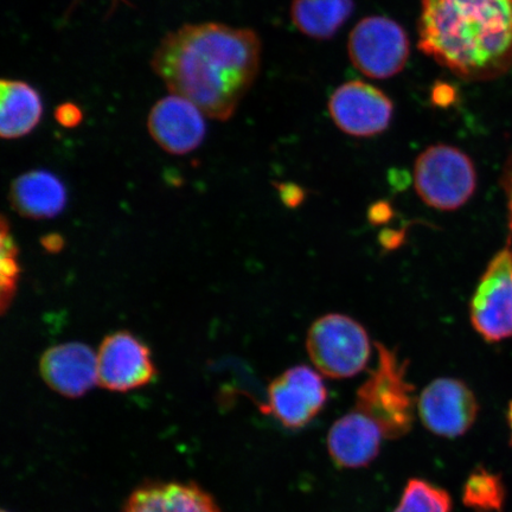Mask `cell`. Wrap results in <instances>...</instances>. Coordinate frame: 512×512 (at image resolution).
Here are the masks:
<instances>
[{
  "label": "cell",
  "mask_w": 512,
  "mask_h": 512,
  "mask_svg": "<svg viewBox=\"0 0 512 512\" xmlns=\"http://www.w3.org/2000/svg\"><path fill=\"white\" fill-rule=\"evenodd\" d=\"M261 53L254 30L185 24L162 38L151 68L171 94L188 99L210 119L227 121L258 78Z\"/></svg>",
  "instance_id": "cell-1"
},
{
  "label": "cell",
  "mask_w": 512,
  "mask_h": 512,
  "mask_svg": "<svg viewBox=\"0 0 512 512\" xmlns=\"http://www.w3.org/2000/svg\"><path fill=\"white\" fill-rule=\"evenodd\" d=\"M419 48L466 81L498 78L512 64V0H421Z\"/></svg>",
  "instance_id": "cell-2"
},
{
  "label": "cell",
  "mask_w": 512,
  "mask_h": 512,
  "mask_svg": "<svg viewBox=\"0 0 512 512\" xmlns=\"http://www.w3.org/2000/svg\"><path fill=\"white\" fill-rule=\"evenodd\" d=\"M377 364L357 390L356 405L380 426L384 438L400 439L412 431L418 401L407 380L408 362L386 345L375 344Z\"/></svg>",
  "instance_id": "cell-3"
},
{
  "label": "cell",
  "mask_w": 512,
  "mask_h": 512,
  "mask_svg": "<svg viewBox=\"0 0 512 512\" xmlns=\"http://www.w3.org/2000/svg\"><path fill=\"white\" fill-rule=\"evenodd\" d=\"M414 185L428 207L453 211L475 194L477 172L471 158L457 147L432 145L416 159Z\"/></svg>",
  "instance_id": "cell-4"
},
{
  "label": "cell",
  "mask_w": 512,
  "mask_h": 512,
  "mask_svg": "<svg viewBox=\"0 0 512 512\" xmlns=\"http://www.w3.org/2000/svg\"><path fill=\"white\" fill-rule=\"evenodd\" d=\"M306 349L320 374L350 379L366 369L371 356L368 332L348 316L330 313L311 325Z\"/></svg>",
  "instance_id": "cell-5"
},
{
  "label": "cell",
  "mask_w": 512,
  "mask_h": 512,
  "mask_svg": "<svg viewBox=\"0 0 512 512\" xmlns=\"http://www.w3.org/2000/svg\"><path fill=\"white\" fill-rule=\"evenodd\" d=\"M352 64L370 79L393 78L406 67L411 53L405 29L393 19L371 16L352 29L348 41Z\"/></svg>",
  "instance_id": "cell-6"
},
{
  "label": "cell",
  "mask_w": 512,
  "mask_h": 512,
  "mask_svg": "<svg viewBox=\"0 0 512 512\" xmlns=\"http://www.w3.org/2000/svg\"><path fill=\"white\" fill-rule=\"evenodd\" d=\"M473 328L486 342L512 337V249H502L490 261L470 305Z\"/></svg>",
  "instance_id": "cell-7"
},
{
  "label": "cell",
  "mask_w": 512,
  "mask_h": 512,
  "mask_svg": "<svg viewBox=\"0 0 512 512\" xmlns=\"http://www.w3.org/2000/svg\"><path fill=\"white\" fill-rule=\"evenodd\" d=\"M418 413L428 431L441 438L456 439L475 425L479 403L465 382L441 377L422 390Z\"/></svg>",
  "instance_id": "cell-8"
},
{
  "label": "cell",
  "mask_w": 512,
  "mask_h": 512,
  "mask_svg": "<svg viewBox=\"0 0 512 512\" xmlns=\"http://www.w3.org/2000/svg\"><path fill=\"white\" fill-rule=\"evenodd\" d=\"M266 412L290 430L309 425L328 401L319 371L307 366L287 369L268 387Z\"/></svg>",
  "instance_id": "cell-9"
},
{
  "label": "cell",
  "mask_w": 512,
  "mask_h": 512,
  "mask_svg": "<svg viewBox=\"0 0 512 512\" xmlns=\"http://www.w3.org/2000/svg\"><path fill=\"white\" fill-rule=\"evenodd\" d=\"M96 367L99 386L115 393L145 387L157 376L151 350L128 331L114 332L102 341Z\"/></svg>",
  "instance_id": "cell-10"
},
{
  "label": "cell",
  "mask_w": 512,
  "mask_h": 512,
  "mask_svg": "<svg viewBox=\"0 0 512 512\" xmlns=\"http://www.w3.org/2000/svg\"><path fill=\"white\" fill-rule=\"evenodd\" d=\"M329 112L339 130L352 137L369 138L387 130L394 106L381 89L367 82L349 81L331 95Z\"/></svg>",
  "instance_id": "cell-11"
},
{
  "label": "cell",
  "mask_w": 512,
  "mask_h": 512,
  "mask_svg": "<svg viewBox=\"0 0 512 512\" xmlns=\"http://www.w3.org/2000/svg\"><path fill=\"white\" fill-rule=\"evenodd\" d=\"M151 137L171 155L183 156L203 143L207 126L204 114L188 99L170 94L151 108L147 118Z\"/></svg>",
  "instance_id": "cell-12"
},
{
  "label": "cell",
  "mask_w": 512,
  "mask_h": 512,
  "mask_svg": "<svg viewBox=\"0 0 512 512\" xmlns=\"http://www.w3.org/2000/svg\"><path fill=\"white\" fill-rule=\"evenodd\" d=\"M40 374L57 394L80 398L98 384L96 355L88 345L78 342L55 345L42 355Z\"/></svg>",
  "instance_id": "cell-13"
},
{
  "label": "cell",
  "mask_w": 512,
  "mask_h": 512,
  "mask_svg": "<svg viewBox=\"0 0 512 512\" xmlns=\"http://www.w3.org/2000/svg\"><path fill=\"white\" fill-rule=\"evenodd\" d=\"M383 439L380 426L354 408L331 426L328 450L332 462L341 469H361L379 456Z\"/></svg>",
  "instance_id": "cell-14"
},
{
  "label": "cell",
  "mask_w": 512,
  "mask_h": 512,
  "mask_svg": "<svg viewBox=\"0 0 512 512\" xmlns=\"http://www.w3.org/2000/svg\"><path fill=\"white\" fill-rule=\"evenodd\" d=\"M121 512H222L215 499L194 483H150L128 497Z\"/></svg>",
  "instance_id": "cell-15"
},
{
  "label": "cell",
  "mask_w": 512,
  "mask_h": 512,
  "mask_svg": "<svg viewBox=\"0 0 512 512\" xmlns=\"http://www.w3.org/2000/svg\"><path fill=\"white\" fill-rule=\"evenodd\" d=\"M10 203L19 215L27 219H51L66 207L67 191L51 172L30 171L12 182Z\"/></svg>",
  "instance_id": "cell-16"
},
{
  "label": "cell",
  "mask_w": 512,
  "mask_h": 512,
  "mask_svg": "<svg viewBox=\"0 0 512 512\" xmlns=\"http://www.w3.org/2000/svg\"><path fill=\"white\" fill-rule=\"evenodd\" d=\"M43 117L41 94L29 83L6 80L0 83V136L18 139L28 136Z\"/></svg>",
  "instance_id": "cell-17"
},
{
  "label": "cell",
  "mask_w": 512,
  "mask_h": 512,
  "mask_svg": "<svg viewBox=\"0 0 512 512\" xmlns=\"http://www.w3.org/2000/svg\"><path fill=\"white\" fill-rule=\"evenodd\" d=\"M354 9V0H293L291 19L302 34L323 41L337 34Z\"/></svg>",
  "instance_id": "cell-18"
},
{
  "label": "cell",
  "mask_w": 512,
  "mask_h": 512,
  "mask_svg": "<svg viewBox=\"0 0 512 512\" xmlns=\"http://www.w3.org/2000/svg\"><path fill=\"white\" fill-rule=\"evenodd\" d=\"M462 498L465 507L475 512H503L507 486L501 475L478 466L467 477Z\"/></svg>",
  "instance_id": "cell-19"
},
{
  "label": "cell",
  "mask_w": 512,
  "mask_h": 512,
  "mask_svg": "<svg viewBox=\"0 0 512 512\" xmlns=\"http://www.w3.org/2000/svg\"><path fill=\"white\" fill-rule=\"evenodd\" d=\"M452 498L440 486L426 479L409 480L393 512H452Z\"/></svg>",
  "instance_id": "cell-20"
},
{
  "label": "cell",
  "mask_w": 512,
  "mask_h": 512,
  "mask_svg": "<svg viewBox=\"0 0 512 512\" xmlns=\"http://www.w3.org/2000/svg\"><path fill=\"white\" fill-rule=\"evenodd\" d=\"M18 246L11 234L6 217L2 219V262H0V275H2V313L8 311L14 300L21 267L18 264Z\"/></svg>",
  "instance_id": "cell-21"
},
{
  "label": "cell",
  "mask_w": 512,
  "mask_h": 512,
  "mask_svg": "<svg viewBox=\"0 0 512 512\" xmlns=\"http://www.w3.org/2000/svg\"><path fill=\"white\" fill-rule=\"evenodd\" d=\"M55 119L63 127L74 128L82 123L83 113L78 105L64 102L56 108Z\"/></svg>",
  "instance_id": "cell-22"
},
{
  "label": "cell",
  "mask_w": 512,
  "mask_h": 512,
  "mask_svg": "<svg viewBox=\"0 0 512 512\" xmlns=\"http://www.w3.org/2000/svg\"><path fill=\"white\" fill-rule=\"evenodd\" d=\"M457 99V92L448 83H437L432 91V102L435 106L448 107L454 104Z\"/></svg>",
  "instance_id": "cell-23"
},
{
  "label": "cell",
  "mask_w": 512,
  "mask_h": 512,
  "mask_svg": "<svg viewBox=\"0 0 512 512\" xmlns=\"http://www.w3.org/2000/svg\"><path fill=\"white\" fill-rule=\"evenodd\" d=\"M504 188L508 196V209H509V228L512 234V160L510 162L507 174L504 178Z\"/></svg>",
  "instance_id": "cell-24"
},
{
  "label": "cell",
  "mask_w": 512,
  "mask_h": 512,
  "mask_svg": "<svg viewBox=\"0 0 512 512\" xmlns=\"http://www.w3.org/2000/svg\"><path fill=\"white\" fill-rule=\"evenodd\" d=\"M42 245L49 253H57L63 248L64 241L60 235L51 234L42 240Z\"/></svg>",
  "instance_id": "cell-25"
},
{
  "label": "cell",
  "mask_w": 512,
  "mask_h": 512,
  "mask_svg": "<svg viewBox=\"0 0 512 512\" xmlns=\"http://www.w3.org/2000/svg\"><path fill=\"white\" fill-rule=\"evenodd\" d=\"M508 426L510 430V444L512 445V401L509 403L507 412Z\"/></svg>",
  "instance_id": "cell-26"
},
{
  "label": "cell",
  "mask_w": 512,
  "mask_h": 512,
  "mask_svg": "<svg viewBox=\"0 0 512 512\" xmlns=\"http://www.w3.org/2000/svg\"><path fill=\"white\" fill-rule=\"evenodd\" d=\"M2 512H8V511L3 510Z\"/></svg>",
  "instance_id": "cell-27"
}]
</instances>
